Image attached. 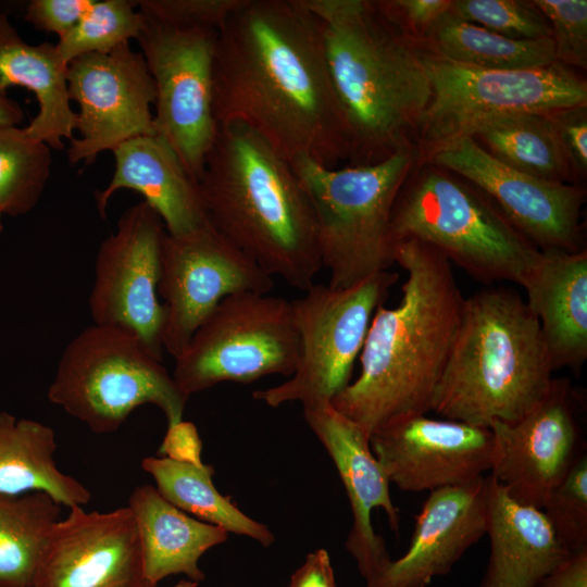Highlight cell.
I'll return each instance as SVG.
<instances>
[{"label":"cell","mask_w":587,"mask_h":587,"mask_svg":"<svg viewBox=\"0 0 587 587\" xmlns=\"http://www.w3.org/2000/svg\"><path fill=\"white\" fill-rule=\"evenodd\" d=\"M455 63L483 70H533L557 63L550 37L512 39L447 12L422 41Z\"/></svg>","instance_id":"cell-29"},{"label":"cell","mask_w":587,"mask_h":587,"mask_svg":"<svg viewBox=\"0 0 587 587\" xmlns=\"http://www.w3.org/2000/svg\"><path fill=\"white\" fill-rule=\"evenodd\" d=\"M453 173L485 193L539 250H585L579 184L544 180L491 157L474 138H463L427 163ZM423 165V164H422Z\"/></svg>","instance_id":"cell-17"},{"label":"cell","mask_w":587,"mask_h":587,"mask_svg":"<svg viewBox=\"0 0 587 587\" xmlns=\"http://www.w3.org/2000/svg\"><path fill=\"white\" fill-rule=\"evenodd\" d=\"M579 397L567 378H554L522 419L492 422L490 474L519 503L542 509L549 495L586 453Z\"/></svg>","instance_id":"cell-16"},{"label":"cell","mask_w":587,"mask_h":587,"mask_svg":"<svg viewBox=\"0 0 587 587\" xmlns=\"http://www.w3.org/2000/svg\"><path fill=\"white\" fill-rule=\"evenodd\" d=\"M570 551L587 547V454L582 455L541 509Z\"/></svg>","instance_id":"cell-35"},{"label":"cell","mask_w":587,"mask_h":587,"mask_svg":"<svg viewBox=\"0 0 587 587\" xmlns=\"http://www.w3.org/2000/svg\"><path fill=\"white\" fill-rule=\"evenodd\" d=\"M398 273L385 271L346 287L314 284L292 300L300 354L291 378L252 397L277 408L300 402L314 408L330 401L351 383L372 317L384 304Z\"/></svg>","instance_id":"cell-11"},{"label":"cell","mask_w":587,"mask_h":587,"mask_svg":"<svg viewBox=\"0 0 587 587\" xmlns=\"http://www.w3.org/2000/svg\"><path fill=\"white\" fill-rule=\"evenodd\" d=\"M489 427L414 414L388 422L370 437L390 483L403 491L467 484L491 469Z\"/></svg>","instance_id":"cell-18"},{"label":"cell","mask_w":587,"mask_h":587,"mask_svg":"<svg viewBox=\"0 0 587 587\" xmlns=\"http://www.w3.org/2000/svg\"><path fill=\"white\" fill-rule=\"evenodd\" d=\"M95 0H32L27 3L24 20L35 29L60 37L70 32L87 12Z\"/></svg>","instance_id":"cell-40"},{"label":"cell","mask_w":587,"mask_h":587,"mask_svg":"<svg viewBox=\"0 0 587 587\" xmlns=\"http://www.w3.org/2000/svg\"><path fill=\"white\" fill-rule=\"evenodd\" d=\"M137 41L155 88V133L199 182L218 130L213 65L217 30L183 29L146 17Z\"/></svg>","instance_id":"cell-12"},{"label":"cell","mask_w":587,"mask_h":587,"mask_svg":"<svg viewBox=\"0 0 587 587\" xmlns=\"http://www.w3.org/2000/svg\"><path fill=\"white\" fill-rule=\"evenodd\" d=\"M245 0H139L138 10L149 20L183 29L220 30Z\"/></svg>","instance_id":"cell-37"},{"label":"cell","mask_w":587,"mask_h":587,"mask_svg":"<svg viewBox=\"0 0 587 587\" xmlns=\"http://www.w3.org/2000/svg\"><path fill=\"white\" fill-rule=\"evenodd\" d=\"M549 116L577 184L587 173V104L558 109Z\"/></svg>","instance_id":"cell-39"},{"label":"cell","mask_w":587,"mask_h":587,"mask_svg":"<svg viewBox=\"0 0 587 587\" xmlns=\"http://www.w3.org/2000/svg\"><path fill=\"white\" fill-rule=\"evenodd\" d=\"M273 276L222 236L207 220L179 236L165 234L158 294L164 302L162 346L174 359L227 296L267 294Z\"/></svg>","instance_id":"cell-13"},{"label":"cell","mask_w":587,"mask_h":587,"mask_svg":"<svg viewBox=\"0 0 587 587\" xmlns=\"http://www.w3.org/2000/svg\"><path fill=\"white\" fill-rule=\"evenodd\" d=\"M198 183L222 236L289 286L314 285L323 267L316 221L288 160L251 129L218 125Z\"/></svg>","instance_id":"cell-4"},{"label":"cell","mask_w":587,"mask_h":587,"mask_svg":"<svg viewBox=\"0 0 587 587\" xmlns=\"http://www.w3.org/2000/svg\"><path fill=\"white\" fill-rule=\"evenodd\" d=\"M299 354L292 302L243 291L224 298L204 319L175 358L172 376L190 397L224 382L291 376Z\"/></svg>","instance_id":"cell-10"},{"label":"cell","mask_w":587,"mask_h":587,"mask_svg":"<svg viewBox=\"0 0 587 587\" xmlns=\"http://www.w3.org/2000/svg\"><path fill=\"white\" fill-rule=\"evenodd\" d=\"M79 137L66 150L71 164L90 165L107 150L139 136L157 135L151 108L155 88L142 54L124 42L108 53H88L66 70Z\"/></svg>","instance_id":"cell-15"},{"label":"cell","mask_w":587,"mask_h":587,"mask_svg":"<svg viewBox=\"0 0 587 587\" xmlns=\"http://www.w3.org/2000/svg\"><path fill=\"white\" fill-rule=\"evenodd\" d=\"M522 287L554 371L578 374L587 359V250H540Z\"/></svg>","instance_id":"cell-24"},{"label":"cell","mask_w":587,"mask_h":587,"mask_svg":"<svg viewBox=\"0 0 587 587\" xmlns=\"http://www.w3.org/2000/svg\"><path fill=\"white\" fill-rule=\"evenodd\" d=\"M54 430L38 421L0 412V494L41 491L61 505H86L91 492L60 471Z\"/></svg>","instance_id":"cell-27"},{"label":"cell","mask_w":587,"mask_h":587,"mask_svg":"<svg viewBox=\"0 0 587 587\" xmlns=\"http://www.w3.org/2000/svg\"><path fill=\"white\" fill-rule=\"evenodd\" d=\"M115 170L110 183L96 192V207L105 215L112 196L121 189L141 193L161 217L166 233L187 234L208 217L199 187L175 151L158 135L139 136L113 151Z\"/></svg>","instance_id":"cell-22"},{"label":"cell","mask_w":587,"mask_h":587,"mask_svg":"<svg viewBox=\"0 0 587 587\" xmlns=\"http://www.w3.org/2000/svg\"><path fill=\"white\" fill-rule=\"evenodd\" d=\"M3 216L4 215L0 212V235L3 233V229H4L3 222H2Z\"/></svg>","instance_id":"cell-46"},{"label":"cell","mask_w":587,"mask_h":587,"mask_svg":"<svg viewBox=\"0 0 587 587\" xmlns=\"http://www.w3.org/2000/svg\"><path fill=\"white\" fill-rule=\"evenodd\" d=\"M165 226L146 201L126 209L116 230L99 246L88 304L93 324L138 336L163 360L164 307L158 286Z\"/></svg>","instance_id":"cell-14"},{"label":"cell","mask_w":587,"mask_h":587,"mask_svg":"<svg viewBox=\"0 0 587 587\" xmlns=\"http://www.w3.org/2000/svg\"><path fill=\"white\" fill-rule=\"evenodd\" d=\"M61 507L41 491L0 494V587H33Z\"/></svg>","instance_id":"cell-31"},{"label":"cell","mask_w":587,"mask_h":587,"mask_svg":"<svg viewBox=\"0 0 587 587\" xmlns=\"http://www.w3.org/2000/svg\"><path fill=\"white\" fill-rule=\"evenodd\" d=\"M33 587H150L130 509L70 508L49 534Z\"/></svg>","instance_id":"cell-19"},{"label":"cell","mask_w":587,"mask_h":587,"mask_svg":"<svg viewBox=\"0 0 587 587\" xmlns=\"http://www.w3.org/2000/svg\"><path fill=\"white\" fill-rule=\"evenodd\" d=\"M553 372L539 322L522 297L486 288L465 298L432 411L476 426L512 423L542 400Z\"/></svg>","instance_id":"cell-5"},{"label":"cell","mask_w":587,"mask_h":587,"mask_svg":"<svg viewBox=\"0 0 587 587\" xmlns=\"http://www.w3.org/2000/svg\"><path fill=\"white\" fill-rule=\"evenodd\" d=\"M491 157L521 173L576 184L549 112H525L491 120L472 136Z\"/></svg>","instance_id":"cell-30"},{"label":"cell","mask_w":587,"mask_h":587,"mask_svg":"<svg viewBox=\"0 0 587 587\" xmlns=\"http://www.w3.org/2000/svg\"><path fill=\"white\" fill-rule=\"evenodd\" d=\"M218 125L240 124L286 160L334 168L348 139L322 25L302 0H245L218 30L213 65Z\"/></svg>","instance_id":"cell-1"},{"label":"cell","mask_w":587,"mask_h":587,"mask_svg":"<svg viewBox=\"0 0 587 587\" xmlns=\"http://www.w3.org/2000/svg\"><path fill=\"white\" fill-rule=\"evenodd\" d=\"M450 11L461 20L512 39L551 38L550 25L533 0H457Z\"/></svg>","instance_id":"cell-34"},{"label":"cell","mask_w":587,"mask_h":587,"mask_svg":"<svg viewBox=\"0 0 587 587\" xmlns=\"http://www.w3.org/2000/svg\"><path fill=\"white\" fill-rule=\"evenodd\" d=\"M141 467L153 477L155 488L164 499L192 517L228 534L249 537L263 547H270L275 541L274 534L265 524L249 517L229 497L216 489L212 465L147 457L142 459Z\"/></svg>","instance_id":"cell-28"},{"label":"cell","mask_w":587,"mask_h":587,"mask_svg":"<svg viewBox=\"0 0 587 587\" xmlns=\"http://www.w3.org/2000/svg\"><path fill=\"white\" fill-rule=\"evenodd\" d=\"M414 43L432 86L430 101L413 142L420 165L452 143L472 137L491 120L587 104L586 79L558 62L533 70H483L450 61L422 42Z\"/></svg>","instance_id":"cell-9"},{"label":"cell","mask_w":587,"mask_h":587,"mask_svg":"<svg viewBox=\"0 0 587 587\" xmlns=\"http://www.w3.org/2000/svg\"><path fill=\"white\" fill-rule=\"evenodd\" d=\"M67 65L51 42L29 45L0 10V93L20 86L32 91L38 113L26 126L30 137L62 150L72 140L77 114L72 110L66 80Z\"/></svg>","instance_id":"cell-26"},{"label":"cell","mask_w":587,"mask_h":587,"mask_svg":"<svg viewBox=\"0 0 587 587\" xmlns=\"http://www.w3.org/2000/svg\"><path fill=\"white\" fill-rule=\"evenodd\" d=\"M486 534L490 557L478 587H536L572 552L542 510L519 503L487 476Z\"/></svg>","instance_id":"cell-23"},{"label":"cell","mask_w":587,"mask_h":587,"mask_svg":"<svg viewBox=\"0 0 587 587\" xmlns=\"http://www.w3.org/2000/svg\"><path fill=\"white\" fill-rule=\"evenodd\" d=\"M202 441L197 426L189 421L168 425L163 440L158 449L159 457L175 462L202 465Z\"/></svg>","instance_id":"cell-41"},{"label":"cell","mask_w":587,"mask_h":587,"mask_svg":"<svg viewBox=\"0 0 587 587\" xmlns=\"http://www.w3.org/2000/svg\"><path fill=\"white\" fill-rule=\"evenodd\" d=\"M23 120L24 112L21 105L0 93V126H17Z\"/></svg>","instance_id":"cell-44"},{"label":"cell","mask_w":587,"mask_h":587,"mask_svg":"<svg viewBox=\"0 0 587 587\" xmlns=\"http://www.w3.org/2000/svg\"><path fill=\"white\" fill-rule=\"evenodd\" d=\"M386 18L413 41L426 38L435 24L450 11L451 0L376 1Z\"/></svg>","instance_id":"cell-38"},{"label":"cell","mask_w":587,"mask_h":587,"mask_svg":"<svg viewBox=\"0 0 587 587\" xmlns=\"http://www.w3.org/2000/svg\"><path fill=\"white\" fill-rule=\"evenodd\" d=\"M302 2L322 25L349 164L377 163L413 147L432 97L414 41L386 18L376 1Z\"/></svg>","instance_id":"cell-3"},{"label":"cell","mask_w":587,"mask_h":587,"mask_svg":"<svg viewBox=\"0 0 587 587\" xmlns=\"http://www.w3.org/2000/svg\"><path fill=\"white\" fill-rule=\"evenodd\" d=\"M551 28L557 62L573 67L587 66V1L533 0Z\"/></svg>","instance_id":"cell-36"},{"label":"cell","mask_w":587,"mask_h":587,"mask_svg":"<svg viewBox=\"0 0 587 587\" xmlns=\"http://www.w3.org/2000/svg\"><path fill=\"white\" fill-rule=\"evenodd\" d=\"M422 167L411 172L396 198L395 246L419 240L476 280L522 286L540 250L478 188L433 164Z\"/></svg>","instance_id":"cell-6"},{"label":"cell","mask_w":587,"mask_h":587,"mask_svg":"<svg viewBox=\"0 0 587 587\" xmlns=\"http://www.w3.org/2000/svg\"><path fill=\"white\" fill-rule=\"evenodd\" d=\"M487 476L429 492L407 552L364 587H427L486 534Z\"/></svg>","instance_id":"cell-21"},{"label":"cell","mask_w":587,"mask_h":587,"mask_svg":"<svg viewBox=\"0 0 587 587\" xmlns=\"http://www.w3.org/2000/svg\"><path fill=\"white\" fill-rule=\"evenodd\" d=\"M146 16L134 0L93 1L79 22L59 38L57 49L68 63L88 53H108L130 38H138Z\"/></svg>","instance_id":"cell-33"},{"label":"cell","mask_w":587,"mask_h":587,"mask_svg":"<svg viewBox=\"0 0 587 587\" xmlns=\"http://www.w3.org/2000/svg\"><path fill=\"white\" fill-rule=\"evenodd\" d=\"M303 417L334 462L346 490L352 526L345 547L366 582L391 560L384 538L372 525L374 509H382L390 528L399 532L400 517L391 500V483L372 452L370 437L330 403L304 408Z\"/></svg>","instance_id":"cell-20"},{"label":"cell","mask_w":587,"mask_h":587,"mask_svg":"<svg viewBox=\"0 0 587 587\" xmlns=\"http://www.w3.org/2000/svg\"><path fill=\"white\" fill-rule=\"evenodd\" d=\"M395 263L407 272L402 298L376 309L360 374L330 401L369 437L392 420L432 411L464 310L452 264L438 250L404 240L395 246Z\"/></svg>","instance_id":"cell-2"},{"label":"cell","mask_w":587,"mask_h":587,"mask_svg":"<svg viewBox=\"0 0 587 587\" xmlns=\"http://www.w3.org/2000/svg\"><path fill=\"white\" fill-rule=\"evenodd\" d=\"M197 586H198V584L190 580V579H182L180 582H178L173 587H197Z\"/></svg>","instance_id":"cell-45"},{"label":"cell","mask_w":587,"mask_h":587,"mask_svg":"<svg viewBox=\"0 0 587 587\" xmlns=\"http://www.w3.org/2000/svg\"><path fill=\"white\" fill-rule=\"evenodd\" d=\"M134 333L92 324L65 347L48 388L50 402L93 433H113L142 404H154L167 426L183 420L189 399Z\"/></svg>","instance_id":"cell-8"},{"label":"cell","mask_w":587,"mask_h":587,"mask_svg":"<svg viewBox=\"0 0 587 587\" xmlns=\"http://www.w3.org/2000/svg\"><path fill=\"white\" fill-rule=\"evenodd\" d=\"M316 221L322 266L330 288L352 286L395 264L392 208L417 165L413 147L373 164L329 168L310 159L290 162Z\"/></svg>","instance_id":"cell-7"},{"label":"cell","mask_w":587,"mask_h":587,"mask_svg":"<svg viewBox=\"0 0 587 587\" xmlns=\"http://www.w3.org/2000/svg\"><path fill=\"white\" fill-rule=\"evenodd\" d=\"M289 587H337L328 552L316 549L294 572Z\"/></svg>","instance_id":"cell-42"},{"label":"cell","mask_w":587,"mask_h":587,"mask_svg":"<svg viewBox=\"0 0 587 587\" xmlns=\"http://www.w3.org/2000/svg\"><path fill=\"white\" fill-rule=\"evenodd\" d=\"M536 587H587V547L572 551Z\"/></svg>","instance_id":"cell-43"},{"label":"cell","mask_w":587,"mask_h":587,"mask_svg":"<svg viewBox=\"0 0 587 587\" xmlns=\"http://www.w3.org/2000/svg\"><path fill=\"white\" fill-rule=\"evenodd\" d=\"M50 147L25 127L0 126V212L20 216L39 202L51 173Z\"/></svg>","instance_id":"cell-32"},{"label":"cell","mask_w":587,"mask_h":587,"mask_svg":"<svg viewBox=\"0 0 587 587\" xmlns=\"http://www.w3.org/2000/svg\"><path fill=\"white\" fill-rule=\"evenodd\" d=\"M141 548L143 575L150 587L170 575L185 574L199 584L200 558L223 544L228 533L179 510L152 485L137 486L129 496Z\"/></svg>","instance_id":"cell-25"}]
</instances>
